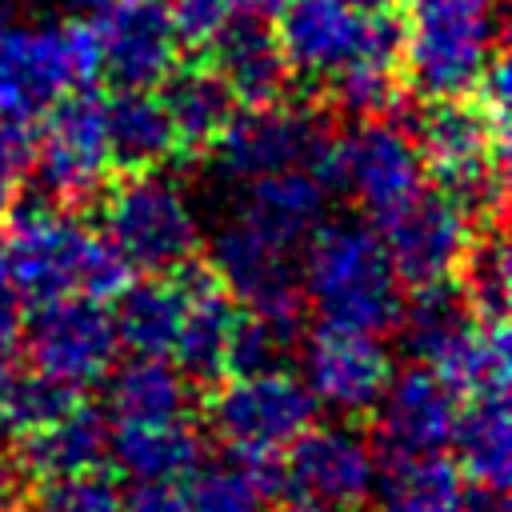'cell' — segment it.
<instances>
[{
    "label": "cell",
    "instance_id": "8d00e7d4",
    "mask_svg": "<svg viewBox=\"0 0 512 512\" xmlns=\"http://www.w3.org/2000/svg\"><path fill=\"white\" fill-rule=\"evenodd\" d=\"M32 512H124V492L100 468L44 480Z\"/></svg>",
    "mask_w": 512,
    "mask_h": 512
},
{
    "label": "cell",
    "instance_id": "603a6c76",
    "mask_svg": "<svg viewBox=\"0 0 512 512\" xmlns=\"http://www.w3.org/2000/svg\"><path fill=\"white\" fill-rule=\"evenodd\" d=\"M108 436H112L108 412L76 400L64 416L24 436L20 468L24 476H40V480L100 468V460L108 456Z\"/></svg>",
    "mask_w": 512,
    "mask_h": 512
},
{
    "label": "cell",
    "instance_id": "e0dca14e",
    "mask_svg": "<svg viewBox=\"0 0 512 512\" xmlns=\"http://www.w3.org/2000/svg\"><path fill=\"white\" fill-rule=\"evenodd\" d=\"M372 412H376V440H380L376 456L384 464L416 460L448 448L460 396L428 364H412L388 376Z\"/></svg>",
    "mask_w": 512,
    "mask_h": 512
},
{
    "label": "cell",
    "instance_id": "ac0fdd59",
    "mask_svg": "<svg viewBox=\"0 0 512 512\" xmlns=\"http://www.w3.org/2000/svg\"><path fill=\"white\" fill-rule=\"evenodd\" d=\"M100 72L116 88H156L180 56V36L168 0H108L96 8Z\"/></svg>",
    "mask_w": 512,
    "mask_h": 512
},
{
    "label": "cell",
    "instance_id": "ba28073f",
    "mask_svg": "<svg viewBox=\"0 0 512 512\" xmlns=\"http://www.w3.org/2000/svg\"><path fill=\"white\" fill-rule=\"evenodd\" d=\"M316 408L320 404L312 400L308 384L280 368L232 376L224 388H216L208 404V424L232 448V456L268 460L280 456L316 420Z\"/></svg>",
    "mask_w": 512,
    "mask_h": 512
},
{
    "label": "cell",
    "instance_id": "5b68a950",
    "mask_svg": "<svg viewBox=\"0 0 512 512\" xmlns=\"http://www.w3.org/2000/svg\"><path fill=\"white\" fill-rule=\"evenodd\" d=\"M104 240L128 268L164 276L192 264L200 244V220L184 188L168 176L132 172L104 200Z\"/></svg>",
    "mask_w": 512,
    "mask_h": 512
},
{
    "label": "cell",
    "instance_id": "8992f818",
    "mask_svg": "<svg viewBox=\"0 0 512 512\" xmlns=\"http://www.w3.org/2000/svg\"><path fill=\"white\" fill-rule=\"evenodd\" d=\"M276 40L292 76L328 80L360 52L400 60L404 28L388 12H356L344 0H288L276 12Z\"/></svg>",
    "mask_w": 512,
    "mask_h": 512
},
{
    "label": "cell",
    "instance_id": "f6af8a7d",
    "mask_svg": "<svg viewBox=\"0 0 512 512\" xmlns=\"http://www.w3.org/2000/svg\"><path fill=\"white\" fill-rule=\"evenodd\" d=\"M236 4H240L244 12H256V16H276L288 0H236Z\"/></svg>",
    "mask_w": 512,
    "mask_h": 512
},
{
    "label": "cell",
    "instance_id": "6da1fadb",
    "mask_svg": "<svg viewBox=\"0 0 512 512\" xmlns=\"http://www.w3.org/2000/svg\"><path fill=\"white\" fill-rule=\"evenodd\" d=\"M300 292L320 312V324L356 332H392L404 292L380 244V232L360 220H324L304 240Z\"/></svg>",
    "mask_w": 512,
    "mask_h": 512
},
{
    "label": "cell",
    "instance_id": "4fadbf2b",
    "mask_svg": "<svg viewBox=\"0 0 512 512\" xmlns=\"http://www.w3.org/2000/svg\"><path fill=\"white\" fill-rule=\"evenodd\" d=\"M24 340H28L32 368L76 392L88 384H100L120 348L112 312L104 308V300H92V296L44 300L24 328Z\"/></svg>",
    "mask_w": 512,
    "mask_h": 512
},
{
    "label": "cell",
    "instance_id": "277c9868",
    "mask_svg": "<svg viewBox=\"0 0 512 512\" xmlns=\"http://www.w3.org/2000/svg\"><path fill=\"white\" fill-rule=\"evenodd\" d=\"M100 72L92 24H20L0 28V116L40 120L68 92Z\"/></svg>",
    "mask_w": 512,
    "mask_h": 512
},
{
    "label": "cell",
    "instance_id": "3957f363",
    "mask_svg": "<svg viewBox=\"0 0 512 512\" xmlns=\"http://www.w3.org/2000/svg\"><path fill=\"white\" fill-rule=\"evenodd\" d=\"M416 152L468 224H492L504 204V132L464 96L432 100L416 124Z\"/></svg>",
    "mask_w": 512,
    "mask_h": 512
},
{
    "label": "cell",
    "instance_id": "9a60e30c",
    "mask_svg": "<svg viewBox=\"0 0 512 512\" xmlns=\"http://www.w3.org/2000/svg\"><path fill=\"white\" fill-rule=\"evenodd\" d=\"M300 368H304L300 380L308 384L316 404L340 416H364L376 408L392 376V356L376 332L320 324L300 344Z\"/></svg>",
    "mask_w": 512,
    "mask_h": 512
},
{
    "label": "cell",
    "instance_id": "d6a6232c",
    "mask_svg": "<svg viewBox=\"0 0 512 512\" xmlns=\"http://www.w3.org/2000/svg\"><path fill=\"white\" fill-rule=\"evenodd\" d=\"M300 348V316H268L248 312L236 316L224 372L232 376H256V372H280Z\"/></svg>",
    "mask_w": 512,
    "mask_h": 512
},
{
    "label": "cell",
    "instance_id": "5bb4252c",
    "mask_svg": "<svg viewBox=\"0 0 512 512\" xmlns=\"http://www.w3.org/2000/svg\"><path fill=\"white\" fill-rule=\"evenodd\" d=\"M280 456V492L312 496L336 512L360 508L380 484V456L348 424H308Z\"/></svg>",
    "mask_w": 512,
    "mask_h": 512
},
{
    "label": "cell",
    "instance_id": "d6986e66",
    "mask_svg": "<svg viewBox=\"0 0 512 512\" xmlns=\"http://www.w3.org/2000/svg\"><path fill=\"white\" fill-rule=\"evenodd\" d=\"M176 272H180V288H184V312H180V328H176L168 356H176V368L188 380L212 384L224 376L236 308H232V296L220 288V280L208 268L184 264Z\"/></svg>",
    "mask_w": 512,
    "mask_h": 512
},
{
    "label": "cell",
    "instance_id": "d590c367",
    "mask_svg": "<svg viewBox=\"0 0 512 512\" xmlns=\"http://www.w3.org/2000/svg\"><path fill=\"white\" fill-rule=\"evenodd\" d=\"M396 72H400L396 60L360 52V56L348 60L336 76H328V84H332V100H336L348 116H356V120L384 116V112L396 108V96H400V80H396Z\"/></svg>",
    "mask_w": 512,
    "mask_h": 512
},
{
    "label": "cell",
    "instance_id": "30bf717a",
    "mask_svg": "<svg viewBox=\"0 0 512 512\" xmlns=\"http://www.w3.org/2000/svg\"><path fill=\"white\" fill-rule=\"evenodd\" d=\"M332 132L312 108L300 104H248L244 112H232L220 136L212 140L216 164L224 176L248 184L272 172L308 168L316 172Z\"/></svg>",
    "mask_w": 512,
    "mask_h": 512
},
{
    "label": "cell",
    "instance_id": "44dd1931",
    "mask_svg": "<svg viewBox=\"0 0 512 512\" xmlns=\"http://www.w3.org/2000/svg\"><path fill=\"white\" fill-rule=\"evenodd\" d=\"M104 412L116 424H164L184 420L192 380L168 364V356H128L104 372Z\"/></svg>",
    "mask_w": 512,
    "mask_h": 512
},
{
    "label": "cell",
    "instance_id": "60d3db41",
    "mask_svg": "<svg viewBox=\"0 0 512 512\" xmlns=\"http://www.w3.org/2000/svg\"><path fill=\"white\" fill-rule=\"evenodd\" d=\"M24 304L28 300H24L12 268L0 256V348H12V340L20 336V328H24Z\"/></svg>",
    "mask_w": 512,
    "mask_h": 512
},
{
    "label": "cell",
    "instance_id": "7dc6e473",
    "mask_svg": "<svg viewBox=\"0 0 512 512\" xmlns=\"http://www.w3.org/2000/svg\"><path fill=\"white\" fill-rule=\"evenodd\" d=\"M72 4H76V8H92V12H96V8H100V4H108V0H72Z\"/></svg>",
    "mask_w": 512,
    "mask_h": 512
},
{
    "label": "cell",
    "instance_id": "f1b7e54d",
    "mask_svg": "<svg viewBox=\"0 0 512 512\" xmlns=\"http://www.w3.org/2000/svg\"><path fill=\"white\" fill-rule=\"evenodd\" d=\"M268 496H280V456H232L220 464L200 460L184 484L188 512H264Z\"/></svg>",
    "mask_w": 512,
    "mask_h": 512
},
{
    "label": "cell",
    "instance_id": "bcb514c9",
    "mask_svg": "<svg viewBox=\"0 0 512 512\" xmlns=\"http://www.w3.org/2000/svg\"><path fill=\"white\" fill-rule=\"evenodd\" d=\"M348 8H356V12H364V16H372V12H388L396 0H344Z\"/></svg>",
    "mask_w": 512,
    "mask_h": 512
},
{
    "label": "cell",
    "instance_id": "1f68e13d",
    "mask_svg": "<svg viewBox=\"0 0 512 512\" xmlns=\"http://www.w3.org/2000/svg\"><path fill=\"white\" fill-rule=\"evenodd\" d=\"M384 496L372 512H460V468L452 460L416 456V460H392L384 464Z\"/></svg>",
    "mask_w": 512,
    "mask_h": 512
},
{
    "label": "cell",
    "instance_id": "ee69618b",
    "mask_svg": "<svg viewBox=\"0 0 512 512\" xmlns=\"http://www.w3.org/2000/svg\"><path fill=\"white\" fill-rule=\"evenodd\" d=\"M428 8H496V0H412V12Z\"/></svg>",
    "mask_w": 512,
    "mask_h": 512
},
{
    "label": "cell",
    "instance_id": "7a4b0ae2",
    "mask_svg": "<svg viewBox=\"0 0 512 512\" xmlns=\"http://www.w3.org/2000/svg\"><path fill=\"white\" fill-rule=\"evenodd\" d=\"M4 264L12 268L24 300H60V296H92L108 300L128 284V264L120 252L52 208H24L8 220Z\"/></svg>",
    "mask_w": 512,
    "mask_h": 512
},
{
    "label": "cell",
    "instance_id": "83f0119b",
    "mask_svg": "<svg viewBox=\"0 0 512 512\" xmlns=\"http://www.w3.org/2000/svg\"><path fill=\"white\" fill-rule=\"evenodd\" d=\"M460 468L472 484L508 488L512 476V428H508V392H476L468 408L456 412L452 440Z\"/></svg>",
    "mask_w": 512,
    "mask_h": 512
},
{
    "label": "cell",
    "instance_id": "4316f807",
    "mask_svg": "<svg viewBox=\"0 0 512 512\" xmlns=\"http://www.w3.org/2000/svg\"><path fill=\"white\" fill-rule=\"evenodd\" d=\"M112 300H116L112 328L124 348H132L136 356H168L172 352L180 312H184L180 280H164V276L148 272V280H128Z\"/></svg>",
    "mask_w": 512,
    "mask_h": 512
},
{
    "label": "cell",
    "instance_id": "2e32d148",
    "mask_svg": "<svg viewBox=\"0 0 512 512\" xmlns=\"http://www.w3.org/2000/svg\"><path fill=\"white\" fill-rule=\"evenodd\" d=\"M380 244L388 252V264L400 284H436L452 280L464 244L472 236L468 216L440 192H416L396 212L380 216Z\"/></svg>",
    "mask_w": 512,
    "mask_h": 512
},
{
    "label": "cell",
    "instance_id": "cb8c5ba5",
    "mask_svg": "<svg viewBox=\"0 0 512 512\" xmlns=\"http://www.w3.org/2000/svg\"><path fill=\"white\" fill-rule=\"evenodd\" d=\"M104 140L108 160L124 172H148L176 152L172 120L148 88H120L104 100Z\"/></svg>",
    "mask_w": 512,
    "mask_h": 512
},
{
    "label": "cell",
    "instance_id": "74e56055",
    "mask_svg": "<svg viewBox=\"0 0 512 512\" xmlns=\"http://www.w3.org/2000/svg\"><path fill=\"white\" fill-rule=\"evenodd\" d=\"M28 160H32V140H28L24 124L0 116V220L12 212V204L20 196Z\"/></svg>",
    "mask_w": 512,
    "mask_h": 512
},
{
    "label": "cell",
    "instance_id": "c3c4849f",
    "mask_svg": "<svg viewBox=\"0 0 512 512\" xmlns=\"http://www.w3.org/2000/svg\"><path fill=\"white\" fill-rule=\"evenodd\" d=\"M8 24V0H0V28Z\"/></svg>",
    "mask_w": 512,
    "mask_h": 512
},
{
    "label": "cell",
    "instance_id": "ffe728a7",
    "mask_svg": "<svg viewBox=\"0 0 512 512\" xmlns=\"http://www.w3.org/2000/svg\"><path fill=\"white\" fill-rule=\"evenodd\" d=\"M212 48V68L220 80L232 88L236 100L244 104H268L284 92L288 84V64L276 40V28H268L264 16L236 8L208 40Z\"/></svg>",
    "mask_w": 512,
    "mask_h": 512
},
{
    "label": "cell",
    "instance_id": "b9f144b4",
    "mask_svg": "<svg viewBox=\"0 0 512 512\" xmlns=\"http://www.w3.org/2000/svg\"><path fill=\"white\" fill-rule=\"evenodd\" d=\"M460 512H512L508 508V488L472 484V488L460 492Z\"/></svg>",
    "mask_w": 512,
    "mask_h": 512
},
{
    "label": "cell",
    "instance_id": "7bdbcfd3",
    "mask_svg": "<svg viewBox=\"0 0 512 512\" xmlns=\"http://www.w3.org/2000/svg\"><path fill=\"white\" fill-rule=\"evenodd\" d=\"M284 500H280V508L276 512H336V508H328V504H320V500H312V496H296V492H280Z\"/></svg>",
    "mask_w": 512,
    "mask_h": 512
},
{
    "label": "cell",
    "instance_id": "7c38bea8",
    "mask_svg": "<svg viewBox=\"0 0 512 512\" xmlns=\"http://www.w3.org/2000/svg\"><path fill=\"white\" fill-rule=\"evenodd\" d=\"M212 276L220 288L240 300L248 312L268 316H300L304 292H300V256L292 244L276 240L260 224L244 220L240 212L212 236L208 248Z\"/></svg>",
    "mask_w": 512,
    "mask_h": 512
},
{
    "label": "cell",
    "instance_id": "4dcf8cb0",
    "mask_svg": "<svg viewBox=\"0 0 512 512\" xmlns=\"http://www.w3.org/2000/svg\"><path fill=\"white\" fill-rule=\"evenodd\" d=\"M428 368L456 396L508 392V328H504V320H476Z\"/></svg>",
    "mask_w": 512,
    "mask_h": 512
},
{
    "label": "cell",
    "instance_id": "f35d334b",
    "mask_svg": "<svg viewBox=\"0 0 512 512\" xmlns=\"http://www.w3.org/2000/svg\"><path fill=\"white\" fill-rule=\"evenodd\" d=\"M236 0H168L180 44H208L212 32L236 12Z\"/></svg>",
    "mask_w": 512,
    "mask_h": 512
},
{
    "label": "cell",
    "instance_id": "ab89813d",
    "mask_svg": "<svg viewBox=\"0 0 512 512\" xmlns=\"http://www.w3.org/2000/svg\"><path fill=\"white\" fill-rule=\"evenodd\" d=\"M124 512H188V500L176 480H136L124 492Z\"/></svg>",
    "mask_w": 512,
    "mask_h": 512
},
{
    "label": "cell",
    "instance_id": "7402d4cb",
    "mask_svg": "<svg viewBox=\"0 0 512 512\" xmlns=\"http://www.w3.org/2000/svg\"><path fill=\"white\" fill-rule=\"evenodd\" d=\"M324 212H328V188L308 168H288L248 180L240 200L244 220L260 224L264 232H272L292 248H300L316 232V224H324Z\"/></svg>",
    "mask_w": 512,
    "mask_h": 512
},
{
    "label": "cell",
    "instance_id": "836d02e7",
    "mask_svg": "<svg viewBox=\"0 0 512 512\" xmlns=\"http://www.w3.org/2000/svg\"><path fill=\"white\" fill-rule=\"evenodd\" d=\"M456 272H460V284L456 288L464 292L468 308L476 316H484V320H504L512 272H508V244H504L500 228H488L480 236H468Z\"/></svg>",
    "mask_w": 512,
    "mask_h": 512
},
{
    "label": "cell",
    "instance_id": "e575fe53",
    "mask_svg": "<svg viewBox=\"0 0 512 512\" xmlns=\"http://www.w3.org/2000/svg\"><path fill=\"white\" fill-rule=\"evenodd\" d=\"M76 404V388L44 376V372H20L12 368L0 384V428L28 436L44 424H52L56 416H64Z\"/></svg>",
    "mask_w": 512,
    "mask_h": 512
},
{
    "label": "cell",
    "instance_id": "52a82bcc",
    "mask_svg": "<svg viewBox=\"0 0 512 512\" xmlns=\"http://www.w3.org/2000/svg\"><path fill=\"white\" fill-rule=\"evenodd\" d=\"M316 180L328 192H348L372 220H380L420 192L424 160L404 128L388 124L384 116H372L360 120L348 136L328 140L316 164Z\"/></svg>",
    "mask_w": 512,
    "mask_h": 512
},
{
    "label": "cell",
    "instance_id": "d4e9b609",
    "mask_svg": "<svg viewBox=\"0 0 512 512\" xmlns=\"http://www.w3.org/2000/svg\"><path fill=\"white\" fill-rule=\"evenodd\" d=\"M108 460L120 476L136 480H184L200 460V432L184 420L164 424H116L108 436Z\"/></svg>",
    "mask_w": 512,
    "mask_h": 512
},
{
    "label": "cell",
    "instance_id": "484cf974",
    "mask_svg": "<svg viewBox=\"0 0 512 512\" xmlns=\"http://www.w3.org/2000/svg\"><path fill=\"white\" fill-rule=\"evenodd\" d=\"M156 88H160V104L172 120L176 148H184V152L212 148V140L228 124V116L236 112V96L212 64L172 68Z\"/></svg>",
    "mask_w": 512,
    "mask_h": 512
},
{
    "label": "cell",
    "instance_id": "8fae6325",
    "mask_svg": "<svg viewBox=\"0 0 512 512\" xmlns=\"http://www.w3.org/2000/svg\"><path fill=\"white\" fill-rule=\"evenodd\" d=\"M40 120L44 124L28 160L36 184L56 204H88L104 188L112 168L104 140V100L88 92H68Z\"/></svg>",
    "mask_w": 512,
    "mask_h": 512
},
{
    "label": "cell",
    "instance_id": "9c48e42d",
    "mask_svg": "<svg viewBox=\"0 0 512 512\" xmlns=\"http://www.w3.org/2000/svg\"><path fill=\"white\" fill-rule=\"evenodd\" d=\"M496 36V8H428L416 12L412 28L404 32L400 64L408 68L420 96H464L492 60Z\"/></svg>",
    "mask_w": 512,
    "mask_h": 512
},
{
    "label": "cell",
    "instance_id": "f546056e",
    "mask_svg": "<svg viewBox=\"0 0 512 512\" xmlns=\"http://www.w3.org/2000/svg\"><path fill=\"white\" fill-rule=\"evenodd\" d=\"M480 316L468 308L464 292L448 280H436V284H420L412 288V296L400 304V316H396V332L404 340V348L420 360V364H432L460 332H468Z\"/></svg>",
    "mask_w": 512,
    "mask_h": 512
}]
</instances>
